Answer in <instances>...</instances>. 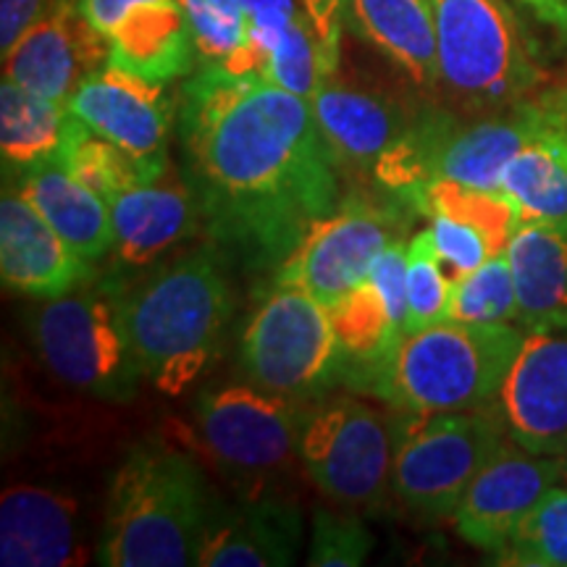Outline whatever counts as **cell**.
Here are the masks:
<instances>
[{"mask_svg":"<svg viewBox=\"0 0 567 567\" xmlns=\"http://www.w3.org/2000/svg\"><path fill=\"white\" fill-rule=\"evenodd\" d=\"M182 140L213 237L281 264L342 205L339 166L310 101L216 63L184 84Z\"/></svg>","mask_w":567,"mask_h":567,"instance_id":"1","label":"cell"},{"mask_svg":"<svg viewBox=\"0 0 567 567\" xmlns=\"http://www.w3.org/2000/svg\"><path fill=\"white\" fill-rule=\"evenodd\" d=\"M526 329L515 323L442 321L396 342L379 365L350 375L402 413H465L496 400Z\"/></svg>","mask_w":567,"mask_h":567,"instance_id":"2","label":"cell"},{"mask_svg":"<svg viewBox=\"0 0 567 567\" xmlns=\"http://www.w3.org/2000/svg\"><path fill=\"white\" fill-rule=\"evenodd\" d=\"M208 520L205 478L193 460L163 442L137 444L111 481L97 563L197 565Z\"/></svg>","mask_w":567,"mask_h":567,"instance_id":"3","label":"cell"},{"mask_svg":"<svg viewBox=\"0 0 567 567\" xmlns=\"http://www.w3.org/2000/svg\"><path fill=\"white\" fill-rule=\"evenodd\" d=\"M231 316V292L210 252L163 266L122 300V321L142 375L179 394L205 371Z\"/></svg>","mask_w":567,"mask_h":567,"instance_id":"4","label":"cell"},{"mask_svg":"<svg viewBox=\"0 0 567 567\" xmlns=\"http://www.w3.org/2000/svg\"><path fill=\"white\" fill-rule=\"evenodd\" d=\"M542 118V95L473 124H460L444 111H425L413 116L405 137L381 158L373 179L408 205L425 184L439 179L499 193L505 168L534 142Z\"/></svg>","mask_w":567,"mask_h":567,"instance_id":"5","label":"cell"},{"mask_svg":"<svg viewBox=\"0 0 567 567\" xmlns=\"http://www.w3.org/2000/svg\"><path fill=\"white\" fill-rule=\"evenodd\" d=\"M439 74L467 109H509L538 84L530 48L505 0H431Z\"/></svg>","mask_w":567,"mask_h":567,"instance_id":"6","label":"cell"},{"mask_svg":"<svg viewBox=\"0 0 567 567\" xmlns=\"http://www.w3.org/2000/svg\"><path fill=\"white\" fill-rule=\"evenodd\" d=\"M505 417L486 408L465 413H405L396 423L392 488L415 513L446 517L505 444Z\"/></svg>","mask_w":567,"mask_h":567,"instance_id":"7","label":"cell"},{"mask_svg":"<svg viewBox=\"0 0 567 567\" xmlns=\"http://www.w3.org/2000/svg\"><path fill=\"white\" fill-rule=\"evenodd\" d=\"M239 365L266 392L292 400L321 392L344 368L331 310L302 289L276 287L247 323Z\"/></svg>","mask_w":567,"mask_h":567,"instance_id":"8","label":"cell"},{"mask_svg":"<svg viewBox=\"0 0 567 567\" xmlns=\"http://www.w3.org/2000/svg\"><path fill=\"white\" fill-rule=\"evenodd\" d=\"M32 334L48 368L84 392L122 400L142 375L122 321V300L113 302L103 292L53 297L34 316Z\"/></svg>","mask_w":567,"mask_h":567,"instance_id":"9","label":"cell"},{"mask_svg":"<svg viewBox=\"0 0 567 567\" xmlns=\"http://www.w3.org/2000/svg\"><path fill=\"white\" fill-rule=\"evenodd\" d=\"M396 423L352 396L305 417L300 457L313 484L344 507H373L394 473Z\"/></svg>","mask_w":567,"mask_h":567,"instance_id":"10","label":"cell"},{"mask_svg":"<svg viewBox=\"0 0 567 567\" xmlns=\"http://www.w3.org/2000/svg\"><path fill=\"white\" fill-rule=\"evenodd\" d=\"M396 239H405L400 208L350 197L310 226L302 243L281 260L276 287L302 289L331 310L371 276L375 258Z\"/></svg>","mask_w":567,"mask_h":567,"instance_id":"11","label":"cell"},{"mask_svg":"<svg viewBox=\"0 0 567 567\" xmlns=\"http://www.w3.org/2000/svg\"><path fill=\"white\" fill-rule=\"evenodd\" d=\"M195 417L210 455L243 476L279 471L300 450L305 421L292 396L258 386L213 389L197 400Z\"/></svg>","mask_w":567,"mask_h":567,"instance_id":"12","label":"cell"},{"mask_svg":"<svg viewBox=\"0 0 567 567\" xmlns=\"http://www.w3.org/2000/svg\"><path fill=\"white\" fill-rule=\"evenodd\" d=\"M567 478L565 460L536 455L520 444H502L481 467L452 515L457 534L473 547L499 555L538 502Z\"/></svg>","mask_w":567,"mask_h":567,"instance_id":"13","label":"cell"},{"mask_svg":"<svg viewBox=\"0 0 567 567\" xmlns=\"http://www.w3.org/2000/svg\"><path fill=\"white\" fill-rule=\"evenodd\" d=\"M515 444L536 455L567 450V331H528L499 392Z\"/></svg>","mask_w":567,"mask_h":567,"instance_id":"14","label":"cell"},{"mask_svg":"<svg viewBox=\"0 0 567 567\" xmlns=\"http://www.w3.org/2000/svg\"><path fill=\"white\" fill-rule=\"evenodd\" d=\"M109 63V40L84 19L80 3L61 6L3 53V80L69 103L87 76Z\"/></svg>","mask_w":567,"mask_h":567,"instance_id":"15","label":"cell"},{"mask_svg":"<svg viewBox=\"0 0 567 567\" xmlns=\"http://www.w3.org/2000/svg\"><path fill=\"white\" fill-rule=\"evenodd\" d=\"M69 111L103 140L140 158L168 161L172 103L166 84H153L105 63L69 97Z\"/></svg>","mask_w":567,"mask_h":567,"instance_id":"16","label":"cell"},{"mask_svg":"<svg viewBox=\"0 0 567 567\" xmlns=\"http://www.w3.org/2000/svg\"><path fill=\"white\" fill-rule=\"evenodd\" d=\"M0 274L6 289L38 300L74 292L92 276L87 260L63 243L19 189L0 203Z\"/></svg>","mask_w":567,"mask_h":567,"instance_id":"17","label":"cell"},{"mask_svg":"<svg viewBox=\"0 0 567 567\" xmlns=\"http://www.w3.org/2000/svg\"><path fill=\"white\" fill-rule=\"evenodd\" d=\"M310 109L337 166L371 176L413 124L392 97L337 82V76L316 90Z\"/></svg>","mask_w":567,"mask_h":567,"instance_id":"18","label":"cell"},{"mask_svg":"<svg viewBox=\"0 0 567 567\" xmlns=\"http://www.w3.org/2000/svg\"><path fill=\"white\" fill-rule=\"evenodd\" d=\"M84 563L80 507L42 486H11L0 496V565L71 567Z\"/></svg>","mask_w":567,"mask_h":567,"instance_id":"19","label":"cell"},{"mask_svg":"<svg viewBox=\"0 0 567 567\" xmlns=\"http://www.w3.org/2000/svg\"><path fill=\"white\" fill-rule=\"evenodd\" d=\"M542 130L509 161L502 193L523 221L567 229V87L542 95Z\"/></svg>","mask_w":567,"mask_h":567,"instance_id":"20","label":"cell"},{"mask_svg":"<svg viewBox=\"0 0 567 567\" xmlns=\"http://www.w3.org/2000/svg\"><path fill=\"white\" fill-rule=\"evenodd\" d=\"M302 523L295 507L255 499L210 515L197 565L203 567H279L292 565Z\"/></svg>","mask_w":567,"mask_h":567,"instance_id":"21","label":"cell"},{"mask_svg":"<svg viewBox=\"0 0 567 567\" xmlns=\"http://www.w3.org/2000/svg\"><path fill=\"white\" fill-rule=\"evenodd\" d=\"M111 205L113 250L126 266H147L168 247L189 237L200 221V203L193 189L155 182L126 189Z\"/></svg>","mask_w":567,"mask_h":567,"instance_id":"22","label":"cell"},{"mask_svg":"<svg viewBox=\"0 0 567 567\" xmlns=\"http://www.w3.org/2000/svg\"><path fill=\"white\" fill-rule=\"evenodd\" d=\"M109 63L140 80L168 84L193 69L197 45L179 0H151L113 27Z\"/></svg>","mask_w":567,"mask_h":567,"instance_id":"23","label":"cell"},{"mask_svg":"<svg viewBox=\"0 0 567 567\" xmlns=\"http://www.w3.org/2000/svg\"><path fill=\"white\" fill-rule=\"evenodd\" d=\"M350 32L371 42L421 87H436L439 42L431 0H339Z\"/></svg>","mask_w":567,"mask_h":567,"instance_id":"24","label":"cell"},{"mask_svg":"<svg viewBox=\"0 0 567 567\" xmlns=\"http://www.w3.org/2000/svg\"><path fill=\"white\" fill-rule=\"evenodd\" d=\"M526 331H567V229L523 221L507 245Z\"/></svg>","mask_w":567,"mask_h":567,"instance_id":"25","label":"cell"},{"mask_svg":"<svg viewBox=\"0 0 567 567\" xmlns=\"http://www.w3.org/2000/svg\"><path fill=\"white\" fill-rule=\"evenodd\" d=\"M19 193L38 208L61 239L87 264H97L113 250L111 205L82 184L59 155L27 168Z\"/></svg>","mask_w":567,"mask_h":567,"instance_id":"26","label":"cell"},{"mask_svg":"<svg viewBox=\"0 0 567 567\" xmlns=\"http://www.w3.org/2000/svg\"><path fill=\"white\" fill-rule=\"evenodd\" d=\"M69 122L66 103L42 97L11 80L0 84V151L6 166L27 172L55 158L66 140Z\"/></svg>","mask_w":567,"mask_h":567,"instance_id":"27","label":"cell"},{"mask_svg":"<svg viewBox=\"0 0 567 567\" xmlns=\"http://www.w3.org/2000/svg\"><path fill=\"white\" fill-rule=\"evenodd\" d=\"M59 161L76 179L87 184L92 193L101 195L105 203H111L126 189L166 179L168 172V161L140 158V155L113 145L80 122L74 113H71Z\"/></svg>","mask_w":567,"mask_h":567,"instance_id":"28","label":"cell"},{"mask_svg":"<svg viewBox=\"0 0 567 567\" xmlns=\"http://www.w3.org/2000/svg\"><path fill=\"white\" fill-rule=\"evenodd\" d=\"M331 321H334L339 344H342L347 360L344 368H352L350 375L379 365L405 337L371 279H365L331 308Z\"/></svg>","mask_w":567,"mask_h":567,"instance_id":"29","label":"cell"},{"mask_svg":"<svg viewBox=\"0 0 567 567\" xmlns=\"http://www.w3.org/2000/svg\"><path fill=\"white\" fill-rule=\"evenodd\" d=\"M410 205L425 218L450 216L476 226L492 239L496 250H507L515 229L523 224L517 205L502 189L499 193H488V189H476L457 182L439 179L425 184Z\"/></svg>","mask_w":567,"mask_h":567,"instance_id":"30","label":"cell"},{"mask_svg":"<svg viewBox=\"0 0 567 567\" xmlns=\"http://www.w3.org/2000/svg\"><path fill=\"white\" fill-rule=\"evenodd\" d=\"M515 276L507 250L496 252L476 271L452 281L450 321L463 323H517Z\"/></svg>","mask_w":567,"mask_h":567,"instance_id":"31","label":"cell"},{"mask_svg":"<svg viewBox=\"0 0 567 567\" xmlns=\"http://www.w3.org/2000/svg\"><path fill=\"white\" fill-rule=\"evenodd\" d=\"M494 557L502 565L567 567V486L551 488Z\"/></svg>","mask_w":567,"mask_h":567,"instance_id":"32","label":"cell"},{"mask_svg":"<svg viewBox=\"0 0 567 567\" xmlns=\"http://www.w3.org/2000/svg\"><path fill=\"white\" fill-rule=\"evenodd\" d=\"M452 279L439 260L431 229L408 243V334L450 321Z\"/></svg>","mask_w":567,"mask_h":567,"instance_id":"33","label":"cell"},{"mask_svg":"<svg viewBox=\"0 0 567 567\" xmlns=\"http://www.w3.org/2000/svg\"><path fill=\"white\" fill-rule=\"evenodd\" d=\"M205 63L229 69L250 42V24L239 0H179Z\"/></svg>","mask_w":567,"mask_h":567,"instance_id":"34","label":"cell"},{"mask_svg":"<svg viewBox=\"0 0 567 567\" xmlns=\"http://www.w3.org/2000/svg\"><path fill=\"white\" fill-rule=\"evenodd\" d=\"M371 534L354 515H337L316 509L310 530L308 565L313 567H358L371 555Z\"/></svg>","mask_w":567,"mask_h":567,"instance_id":"35","label":"cell"},{"mask_svg":"<svg viewBox=\"0 0 567 567\" xmlns=\"http://www.w3.org/2000/svg\"><path fill=\"white\" fill-rule=\"evenodd\" d=\"M429 221H431L429 229H431V237H434L439 260H442L444 271L452 281L463 279L465 274L476 271V268L484 266L492 255L505 252V250H496L492 239H488L484 231L465 221H457V218L429 216Z\"/></svg>","mask_w":567,"mask_h":567,"instance_id":"36","label":"cell"},{"mask_svg":"<svg viewBox=\"0 0 567 567\" xmlns=\"http://www.w3.org/2000/svg\"><path fill=\"white\" fill-rule=\"evenodd\" d=\"M408 243L410 239H396L375 258L371 268V279L384 297L389 313L394 323L408 334Z\"/></svg>","mask_w":567,"mask_h":567,"instance_id":"37","label":"cell"},{"mask_svg":"<svg viewBox=\"0 0 567 567\" xmlns=\"http://www.w3.org/2000/svg\"><path fill=\"white\" fill-rule=\"evenodd\" d=\"M69 3L80 0H0V53H9L21 34Z\"/></svg>","mask_w":567,"mask_h":567,"instance_id":"38","label":"cell"},{"mask_svg":"<svg viewBox=\"0 0 567 567\" xmlns=\"http://www.w3.org/2000/svg\"><path fill=\"white\" fill-rule=\"evenodd\" d=\"M142 3H151V0H80V9L84 13V19H87L103 38H109L113 27Z\"/></svg>","mask_w":567,"mask_h":567,"instance_id":"39","label":"cell"},{"mask_svg":"<svg viewBox=\"0 0 567 567\" xmlns=\"http://www.w3.org/2000/svg\"><path fill=\"white\" fill-rule=\"evenodd\" d=\"M528 9H534L544 21L559 27V30H567V0H523Z\"/></svg>","mask_w":567,"mask_h":567,"instance_id":"40","label":"cell"},{"mask_svg":"<svg viewBox=\"0 0 567 567\" xmlns=\"http://www.w3.org/2000/svg\"><path fill=\"white\" fill-rule=\"evenodd\" d=\"M563 460H565V467H567V450H565V455H563Z\"/></svg>","mask_w":567,"mask_h":567,"instance_id":"41","label":"cell"}]
</instances>
